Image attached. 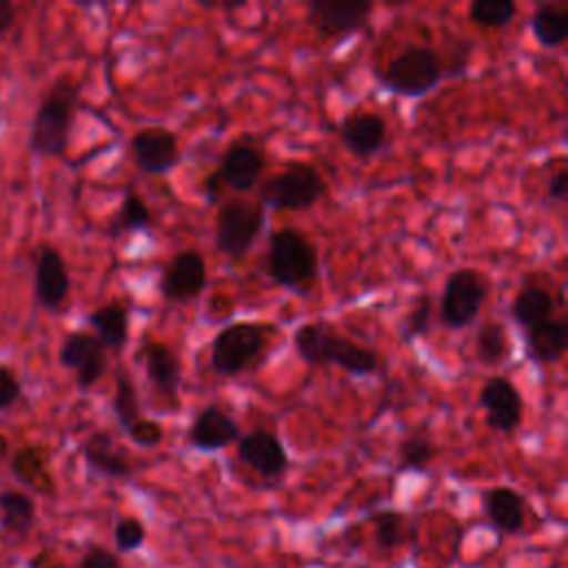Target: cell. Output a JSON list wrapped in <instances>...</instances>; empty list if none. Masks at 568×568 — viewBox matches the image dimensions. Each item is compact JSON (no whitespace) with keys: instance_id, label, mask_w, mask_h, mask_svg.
<instances>
[{"instance_id":"23","label":"cell","mask_w":568,"mask_h":568,"mask_svg":"<svg viewBox=\"0 0 568 568\" xmlns=\"http://www.w3.org/2000/svg\"><path fill=\"white\" fill-rule=\"evenodd\" d=\"M89 326L95 331L93 335L104 344V348H122L129 339L131 331V313L122 302L104 304L89 313Z\"/></svg>"},{"instance_id":"11","label":"cell","mask_w":568,"mask_h":568,"mask_svg":"<svg viewBox=\"0 0 568 568\" xmlns=\"http://www.w3.org/2000/svg\"><path fill=\"white\" fill-rule=\"evenodd\" d=\"M477 404L484 408V417L490 430L510 435L521 426L524 397L508 377H488L479 388Z\"/></svg>"},{"instance_id":"3","label":"cell","mask_w":568,"mask_h":568,"mask_svg":"<svg viewBox=\"0 0 568 568\" xmlns=\"http://www.w3.org/2000/svg\"><path fill=\"white\" fill-rule=\"evenodd\" d=\"M266 273L286 291L308 293L320 273L317 251L300 229L282 226L268 237Z\"/></svg>"},{"instance_id":"28","label":"cell","mask_w":568,"mask_h":568,"mask_svg":"<svg viewBox=\"0 0 568 568\" xmlns=\"http://www.w3.org/2000/svg\"><path fill=\"white\" fill-rule=\"evenodd\" d=\"M151 224H153V217H151V209L146 206V202L135 193H126L124 200L120 202L115 215L111 217L106 233L111 237H120L131 231H144Z\"/></svg>"},{"instance_id":"12","label":"cell","mask_w":568,"mask_h":568,"mask_svg":"<svg viewBox=\"0 0 568 568\" xmlns=\"http://www.w3.org/2000/svg\"><path fill=\"white\" fill-rule=\"evenodd\" d=\"M131 155L138 171L146 175H166L180 160L178 135L164 126H144L131 138Z\"/></svg>"},{"instance_id":"32","label":"cell","mask_w":568,"mask_h":568,"mask_svg":"<svg viewBox=\"0 0 568 568\" xmlns=\"http://www.w3.org/2000/svg\"><path fill=\"white\" fill-rule=\"evenodd\" d=\"M0 508L4 515V526H9L16 532H27L36 517L33 499L24 493H2L0 495Z\"/></svg>"},{"instance_id":"10","label":"cell","mask_w":568,"mask_h":568,"mask_svg":"<svg viewBox=\"0 0 568 568\" xmlns=\"http://www.w3.org/2000/svg\"><path fill=\"white\" fill-rule=\"evenodd\" d=\"M58 359L64 368L75 373V384L82 393L95 386L106 373V348L87 331H73L64 337Z\"/></svg>"},{"instance_id":"37","label":"cell","mask_w":568,"mask_h":568,"mask_svg":"<svg viewBox=\"0 0 568 568\" xmlns=\"http://www.w3.org/2000/svg\"><path fill=\"white\" fill-rule=\"evenodd\" d=\"M20 397V382L11 368L0 366V410L9 408Z\"/></svg>"},{"instance_id":"40","label":"cell","mask_w":568,"mask_h":568,"mask_svg":"<svg viewBox=\"0 0 568 568\" xmlns=\"http://www.w3.org/2000/svg\"><path fill=\"white\" fill-rule=\"evenodd\" d=\"M222 191H224V184H222L217 171L209 173V175L204 178V195H206V202H211V204L217 202L220 195H222Z\"/></svg>"},{"instance_id":"5","label":"cell","mask_w":568,"mask_h":568,"mask_svg":"<svg viewBox=\"0 0 568 568\" xmlns=\"http://www.w3.org/2000/svg\"><path fill=\"white\" fill-rule=\"evenodd\" d=\"M444 80L442 58L435 49L424 44H408L395 58L388 60L379 73V82L386 91L399 98H424Z\"/></svg>"},{"instance_id":"17","label":"cell","mask_w":568,"mask_h":568,"mask_svg":"<svg viewBox=\"0 0 568 568\" xmlns=\"http://www.w3.org/2000/svg\"><path fill=\"white\" fill-rule=\"evenodd\" d=\"M69 288H71V280L60 251L51 244L40 246V253L36 260V280H33L36 302L47 311H58L64 304Z\"/></svg>"},{"instance_id":"16","label":"cell","mask_w":568,"mask_h":568,"mask_svg":"<svg viewBox=\"0 0 568 568\" xmlns=\"http://www.w3.org/2000/svg\"><path fill=\"white\" fill-rule=\"evenodd\" d=\"M264 151L251 142H233L224 155L220 166L215 169L224 189L235 193H248L262 178L264 171Z\"/></svg>"},{"instance_id":"2","label":"cell","mask_w":568,"mask_h":568,"mask_svg":"<svg viewBox=\"0 0 568 568\" xmlns=\"http://www.w3.org/2000/svg\"><path fill=\"white\" fill-rule=\"evenodd\" d=\"M80 100V84L71 75H60L44 93L29 135L27 146L38 158H60L69 146L75 111Z\"/></svg>"},{"instance_id":"26","label":"cell","mask_w":568,"mask_h":568,"mask_svg":"<svg viewBox=\"0 0 568 568\" xmlns=\"http://www.w3.org/2000/svg\"><path fill=\"white\" fill-rule=\"evenodd\" d=\"M530 31L544 49H557L568 40V9L539 4L530 16Z\"/></svg>"},{"instance_id":"29","label":"cell","mask_w":568,"mask_h":568,"mask_svg":"<svg viewBox=\"0 0 568 568\" xmlns=\"http://www.w3.org/2000/svg\"><path fill=\"white\" fill-rule=\"evenodd\" d=\"M111 408H113V415L122 430H126L131 424H135L140 419L138 390H135V384L126 368H120L115 373V390H113Z\"/></svg>"},{"instance_id":"19","label":"cell","mask_w":568,"mask_h":568,"mask_svg":"<svg viewBox=\"0 0 568 568\" xmlns=\"http://www.w3.org/2000/svg\"><path fill=\"white\" fill-rule=\"evenodd\" d=\"M337 131L344 149L357 160L375 155L386 144V120L373 111H359L342 118Z\"/></svg>"},{"instance_id":"27","label":"cell","mask_w":568,"mask_h":568,"mask_svg":"<svg viewBox=\"0 0 568 568\" xmlns=\"http://www.w3.org/2000/svg\"><path fill=\"white\" fill-rule=\"evenodd\" d=\"M508 357V333L497 320H486L475 335V359L481 366L497 368Z\"/></svg>"},{"instance_id":"4","label":"cell","mask_w":568,"mask_h":568,"mask_svg":"<svg viewBox=\"0 0 568 568\" xmlns=\"http://www.w3.org/2000/svg\"><path fill=\"white\" fill-rule=\"evenodd\" d=\"M328 186L324 175L308 162H288L280 173L257 186V200L273 211H306L315 206Z\"/></svg>"},{"instance_id":"21","label":"cell","mask_w":568,"mask_h":568,"mask_svg":"<svg viewBox=\"0 0 568 568\" xmlns=\"http://www.w3.org/2000/svg\"><path fill=\"white\" fill-rule=\"evenodd\" d=\"M526 355L537 364H557L568 348V320L548 317L546 322L524 331Z\"/></svg>"},{"instance_id":"34","label":"cell","mask_w":568,"mask_h":568,"mask_svg":"<svg viewBox=\"0 0 568 568\" xmlns=\"http://www.w3.org/2000/svg\"><path fill=\"white\" fill-rule=\"evenodd\" d=\"M473 47L475 42L468 38H453L450 47L446 49V60H442V69H444V78H459L466 73L470 55H473Z\"/></svg>"},{"instance_id":"35","label":"cell","mask_w":568,"mask_h":568,"mask_svg":"<svg viewBox=\"0 0 568 568\" xmlns=\"http://www.w3.org/2000/svg\"><path fill=\"white\" fill-rule=\"evenodd\" d=\"M115 548L120 552H133L138 548H142L144 539H146V526L138 519V517H122L115 524Z\"/></svg>"},{"instance_id":"30","label":"cell","mask_w":568,"mask_h":568,"mask_svg":"<svg viewBox=\"0 0 568 568\" xmlns=\"http://www.w3.org/2000/svg\"><path fill=\"white\" fill-rule=\"evenodd\" d=\"M373 541L379 550H393L406 539V519L393 508H384L371 515Z\"/></svg>"},{"instance_id":"9","label":"cell","mask_w":568,"mask_h":568,"mask_svg":"<svg viewBox=\"0 0 568 568\" xmlns=\"http://www.w3.org/2000/svg\"><path fill=\"white\" fill-rule=\"evenodd\" d=\"M373 9L368 0H311L304 20L320 38L333 40L364 29Z\"/></svg>"},{"instance_id":"41","label":"cell","mask_w":568,"mask_h":568,"mask_svg":"<svg viewBox=\"0 0 568 568\" xmlns=\"http://www.w3.org/2000/svg\"><path fill=\"white\" fill-rule=\"evenodd\" d=\"M16 18V9L9 0H0V33H4L7 29H11Z\"/></svg>"},{"instance_id":"6","label":"cell","mask_w":568,"mask_h":568,"mask_svg":"<svg viewBox=\"0 0 568 568\" xmlns=\"http://www.w3.org/2000/svg\"><path fill=\"white\" fill-rule=\"evenodd\" d=\"M275 328L262 322H233L220 328L211 342V368L220 377H237L264 353Z\"/></svg>"},{"instance_id":"8","label":"cell","mask_w":568,"mask_h":568,"mask_svg":"<svg viewBox=\"0 0 568 568\" xmlns=\"http://www.w3.org/2000/svg\"><path fill=\"white\" fill-rule=\"evenodd\" d=\"M488 295V280L477 268L453 271L442 288L439 297V324L450 331L470 326Z\"/></svg>"},{"instance_id":"31","label":"cell","mask_w":568,"mask_h":568,"mask_svg":"<svg viewBox=\"0 0 568 568\" xmlns=\"http://www.w3.org/2000/svg\"><path fill=\"white\" fill-rule=\"evenodd\" d=\"M517 16V4L510 0H473L468 7V20L484 29H501Z\"/></svg>"},{"instance_id":"24","label":"cell","mask_w":568,"mask_h":568,"mask_svg":"<svg viewBox=\"0 0 568 568\" xmlns=\"http://www.w3.org/2000/svg\"><path fill=\"white\" fill-rule=\"evenodd\" d=\"M555 297L544 286H526L510 302V315L519 328L528 331L552 317Z\"/></svg>"},{"instance_id":"38","label":"cell","mask_w":568,"mask_h":568,"mask_svg":"<svg viewBox=\"0 0 568 568\" xmlns=\"http://www.w3.org/2000/svg\"><path fill=\"white\" fill-rule=\"evenodd\" d=\"M80 568H122L118 555H113L106 548H91L89 552H84Z\"/></svg>"},{"instance_id":"36","label":"cell","mask_w":568,"mask_h":568,"mask_svg":"<svg viewBox=\"0 0 568 568\" xmlns=\"http://www.w3.org/2000/svg\"><path fill=\"white\" fill-rule=\"evenodd\" d=\"M129 439L142 448H155L162 444L164 439V428L158 419H149V417H140L135 424H131L126 430Z\"/></svg>"},{"instance_id":"25","label":"cell","mask_w":568,"mask_h":568,"mask_svg":"<svg viewBox=\"0 0 568 568\" xmlns=\"http://www.w3.org/2000/svg\"><path fill=\"white\" fill-rule=\"evenodd\" d=\"M437 455V446L428 433V426L422 424L402 437L397 446V470L402 473H424Z\"/></svg>"},{"instance_id":"33","label":"cell","mask_w":568,"mask_h":568,"mask_svg":"<svg viewBox=\"0 0 568 568\" xmlns=\"http://www.w3.org/2000/svg\"><path fill=\"white\" fill-rule=\"evenodd\" d=\"M430 315H433V297L430 293H419L399 326V337L404 342H413L415 337L426 335L430 328Z\"/></svg>"},{"instance_id":"20","label":"cell","mask_w":568,"mask_h":568,"mask_svg":"<svg viewBox=\"0 0 568 568\" xmlns=\"http://www.w3.org/2000/svg\"><path fill=\"white\" fill-rule=\"evenodd\" d=\"M82 457L89 464V468L102 477L109 479H126L133 473V464L129 459V453L118 446L111 433L95 430L91 433L82 446Z\"/></svg>"},{"instance_id":"18","label":"cell","mask_w":568,"mask_h":568,"mask_svg":"<svg viewBox=\"0 0 568 568\" xmlns=\"http://www.w3.org/2000/svg\"><path fill=\"white\" fill-rule=\"evenodd\" d=\"M138 355L144 362L146 377L153 390L169 404H175L178 388L182 382V366L178 355L164 342L158 339H144Z\"/></svg>"},{"instance_id":"14","label":"cell","mask_w":568,"mask_h":568,"mask_svg":"<svg viewBox=\"0 0 568 568\" xmlns=\"http://www.w3.org/2000/svg\"><path fill=\"white\" fill-rule=\"evenodd\" d=\"M237 457L264 479H277L288 468L284 444L266 428H255L237 439Z\"/></svg>"},{"instance_id":"1","label":"cell","mask_w":568,"mask_h":568,"mask_svg":"<svg viewBox=\"0 0 568 568\" xmlns=\"http://www.w3.org/2000/svg\"><path fill=\"white\" fill-rule=\"evenodd\" d=\"M293 348L308 366H337L351 375H373L377 371V353L351 337L333 331L322 322H308L295 328Z\"/></svg>"},{"instance_id":"15","label":"cell","mask_w":568,"mask_h":568,"mask_svg":"<svg viewBox=\"0 0 568 568\" xmlns=\"http://www.w3.org/2000/svg\"><path fill=\"white\" fill-rule=\"evenodd\" d=\"M186 437L195 450L215 453L229 448L231 444H237L242 433L235 417H231L217 404H206L191 422Z\"/></svg>"},{"instance_id":"13","label":"cell","mask_w":568,"mask_h":568,"mask_svg":"<svg viewBox=\"0 0 568 568\" xmlns=\"http://www.w3.org/2000/svg\"><path fill=\"white\" fill-rule=\"evenodd\" d=\"M206 286V260L197 248L175 253L162 271L160 293L166 302L186 304Z\"/></svg>"},{"instance_id":"7","label":"cell","mask_w":568,"mask_h":568,"mask_svg":"<svg viewBox=\"0 0 568 568\" xmlns=\"http://www.w3.org/2000/svg\"><path fill=\"white\" fill-rule=\"evenodd\" d=\"M266 215L260 204L244 197H229L220 204L215 215V248L237 262L242 260L260 237Z\"/></svg>"},{"instance_id":"39","label":"cell","mask_w":568,"mask_h":568,"mask_svg":"<svg viewBox=\"0 0 568 568\" xmlns=\"http://www.w3.org/2000/svg\"><path fill=\"white\" fill-rule=\"evenodd\" d=\"M566 193H568V171L561 166L557 173L550 175L548 180V197L550 200H557V202H564L566 200Z\"/></svg>"},{"instance_id":"22","label":"cell","mask_w":568,"mask_h":568,"mask_svg":"<svg viewBox=\"0 0 568 568\" xmlns=\"http://www.w3.org/2000/svg\"><path fill=\"white\" fill-rule=\"evenodd\" d=\"M484 513L501 535H515L526 526V501L510 486H493L484 493Z\"/></svg>"}]
</instances>
